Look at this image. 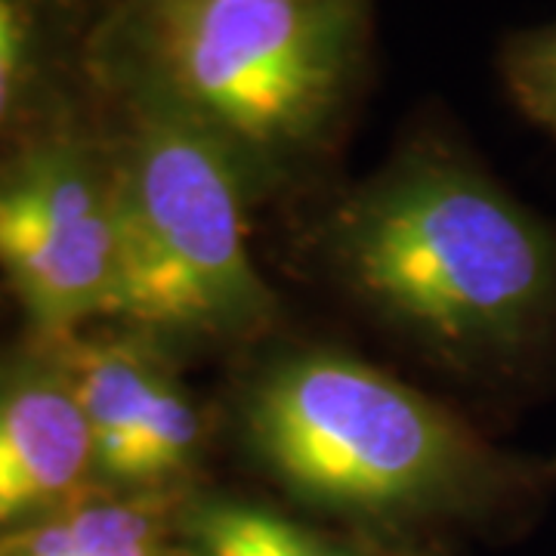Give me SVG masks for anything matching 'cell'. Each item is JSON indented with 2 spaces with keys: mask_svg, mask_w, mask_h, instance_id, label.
<instances>
[{
  "mask_svg": "<svg viewBox=\"0 0 556 556\" xmlns=\"http://www.w3.org/2000/svg\"><path fill=\"white\" fill-rule=\"evenodd\" d=\"M318 244L346 298L467 378H519L554 346L556 232L439 127L346 189Z\"/></svg>",
  "mask_w": 556,
  "mask_h": 556,
  "instance_id": "6da1fadb",
  "label": "cell"
},
{
  "mask_svg": "<svg viewBox=\"0 0 556 556\" xmlns=\"http://www.w3.org/2000/svg\"><path fill=\"white\" fill-rule=\"evenodd\" d=\"M244 455L291 504L415 544L522 514L556 460L510 452L455 408L338 346H281L236 399Z\"/></svg>",
  "mask_w": 556,
  "mask_h": 556,
  "instance_id": "7a4b0ae2",
  "label": "cell"
},
{
  "mask_svg": "<svg viewBox=\"0 0 556 556\" xmlns=\"http://www.w3.org/2000/svg\"><path fill=\"white\" fill-rule=\"evenodd\" d=\"M80 62L97 93L195 124L251 199H273L338 155L371 72V0H102Z\"/></svg>",
  "mask_w": 556,
  "mask_h": 556,
  "instance_id": "3957f363",
  "label": "cell"
},
{
  "mask_svg": "<svg viewBox=\"0 0 556 556\" xmlns=\"http://www.w3.org/2000/svg\"><path fill=\"white\" fill-rule=\"evenodd\" d=\"M97 100L118 199V281L105 325L159 340L177 356L266 338L278 298L248 248L244 211L254 199L236 161L155 102Z\"/></svg>",
  "mask_w": 556,
  "mask_h": 556,
  "instance_id": "277c9868",
  "label": "cell"
},
{
  "mask_svg": "<svg viewBox=\"0 0 556 556\" xmlns=\"http://www.w3.org/2000/svg\"><path fill=\"white\" fill-rule=\"evenodd\" d=\"M0 281L25 338L62 343L105 325L118 281L112 139L84 84L0 155Z\"/></svg>",
  "mask_w": 556,
  "mask_h": 556,
  "instance_id": "5b68a950",
  "label": "cell"
},
{
  "mask_svg": "<svg viewBox=\"0 0 556 556\" xmlns=\"http://www.w3.org/2000/svg\"><path fill=\"white\" fill-rule=\"evenodd\" d=\"M56 346L84 415L97 492L179 497L199 489L211 420L177 353L121 325H93Z\"/></svg>",
  "mask_w": 556,
  "mask_h": 556,
  "instance_id": "8992f818",
  "label": "cell"
},
{
  "mask_svg": "<svg viewBox=\"0 0 556 556\" xmlns=\"http://www.w3.org/2000/svg\"><path fill=\"white\" fill-rule=\"evenodd\" d=\"M90 492V439L60 346L0 350V541Z\"/></svg>",
  "mask_w": 556,
  "mask_h": 556,
  "instance_id": "52a82bcc",
  "label": "cell"
},
{
  "mask_svg": "<svg viewBox=\"0 0 556 556\" xmlns=\"http://www.w3.org/2000/svg\"><path fill=\"white\" fill-rule=\"evenodd\" d=\"M174 517L189 556H437L415 544L313 526L266 501L207 485L179 495Z\"/></svg>",
  "mask_w": 556,
  "mask_h": 556,
  "instance_id": "ba28073f",
  "label": "cell"
},
{
  "mask_svg": "<svg viewBox=\"0 0 556 556\" xmlns=\"http://www.w3.org/2000/svg\"><path fill=\"white\" fill-rule=\"evenodd\" d=\"M80 0H0V155L84 84Z\"/></svg>",
  "mask_w": 556,
  "mask_h": 556,
  "instance_id": "9c48e42d",
  "label": "cell"
},
{
  "mask_svg": "<svg viewBox=\"0 0 556 556\" xmlns=\"http://www.w3.org/2000/svg\"><path fill=\"white\" fill-rule=\"evenodd\" d=\"M177 497L90 492L31 529L0 541V556H189L179 544Z\"/></svg>",
  "mask_w": 556,
  "mask_h": 556,
  "instance_id": "30bf717a",
  "label": "cell"
},
{
  "mask_svg": "<svg viewBox=\"0 0 556 556\" xmlns=\"http://www.w3.org/2000/svg\"><path fill=\"white\" fill-rule=\"evenodd\" d=\"M497 65L519 112L556 139V20L510 35Z\"/></svg>",
  "mask_w": 556,
  "mask_h": 556,
  "instance_id": "8fae6325",
  "label": "cell"
}]
</instances>
